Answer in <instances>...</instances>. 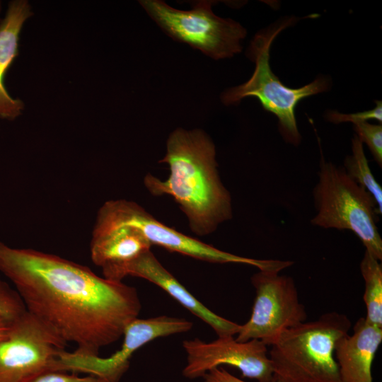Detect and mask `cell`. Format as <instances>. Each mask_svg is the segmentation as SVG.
Returning a JSON list of instances; mask_svg holds the SVG:
<instances>
[{
    "instance_id": "9a60e30c",
    "label": "cell",
    "mask_w": 382,
    "mask_h": 382,
    "mask_svg": "<svg viewBox=\"0 0 382 382\" xmlns=\"http://www.w3.org/2000/svg\"><path fill=\"white\" fill-rule=\"evenodd\" d=\"M28 1L9 2L4 18L0 21V118L13 120L24 108L20 99L12 98L7 91L6 74L18 54V42L23 24L32 16Z\"/></svg>"
},
{
    "instance_id": "d6986e66",
    "label": "cell",
    "mask_w": 382,
    "mask_h": 382,
    "mask_svg": "<svg viewBox=\"0 0 382 382\" xmlns=\"http://www.w3.org/2000/svg\"><path fill=\"white\" fill-rule=\"evenodd\" d=\"M26 311L18 291L0 279V317L11 323Z\"/></svg>"
},
{
    "instance_id": "8992f818",
    "label": "cell",
    "mask_w": 382,
    "mask_h": 382,
    "mask_svg": "<svg viewBox=\"0 0 382 382\" xmlns=\"http://www.w3.org/2000/svg\"><path fill=\"white\" fill-rule=\"evenodd\" d=\"M211 1H198L190 10H179L163 1L141 0L144 9L173 40L185 43L214 59L232 57L242 50L246 29L212 11Z\"/></svg>"
},
{
    "instance_id": "5bb4252c",
    "label": "cell",
    "mask_w": 382,
    "mask_h": 382,
    "mask_svg": "<svg viewBox=\"0 0 382 382\" xmlns=\"http://www.w3.org/2000/svg\"><path fill=\"white\" fill-rule=\"evenodd\" d=\"M381 342L382 328L360 318L352 335H344L335 345L341 382H373L372 364Z\"/></svg>"
},
{
    "instance_id": "7c38bea8",
    "label": "cell",
    "mask_w": 382,
    "mask_h": 382,
    "mask_svg": "<svg viewBox=\"0 0 382 382\" xmlns=\"http://www.w3.org/2000/svg\"><path fill=\"white\" fill-rule=\"evenodd\" d=\"M115 209L137 226L150 242L169 251L212 263H239L256 267L259 270H277V260H257L221 250L198 239L183 234L159 221L137 203L126 199H112Z\"/></svg>"
},
{
    "instance_id": "5b68a950",
    "label": "cell",
    "mask_w": 382,
    "mask_h": 382,
    "mask_svg": "<svg viewBox=\"0 0 382 382\" xmlns=\"http://www.w3.org/2000/svg\"><path fill=\"white\" fill-rule=\"evenodd\" d=\"M318 181L313 190L316 215L312 225L349 230L359 237L369 253L382 260V238L376 223L379 214L372 195L353 181L342 167L321 156Z\"/></svg>"
},
{
    "instance_id": "7a4b0ae2",
    "label": "cell",
    "mask_w": 382,
    "mask_h": 382,
    "mask_svg": "<svg viewBox=\"0 0 382 382\" xmlns=\"http://www.w3.org/2000/svg\"><path fill=\"white\" fill-rule=\"evenodd\" d=\"M159 163L168 166L169 176L161 180L149 173L144 185L154 196L172 197L194 233L207 236L232 219L231 197L219 175L215 145L203 130L175 129Z\"/></svg>"
},
{
    "instance_id": "44dd1931",
    "label": "cell",
    "mask_w": 382,
    "mask_h": 382,
    "mask_svg": "<svg viewBox=\"0 0 382 382\" xmlns=\"http://www.w3.org/2000/svg\"><path fill=\"white\" fill-rule=\"evenodd\" d=\"M29 382H109L107 380L96 376L88 375L79 376L75 373L67 374L66 371H45Z\"/></svg>"
},
{
    "instance_id": "ba28073f",
    "label": "cell",
    "mask_w": 382,
    "mask_h": 382,
    "mask_svg": "<svg viewBox=\"0 0 382 382\" xmlns=\"http://www.w3.org/2000/svg\"><path fill=\"white\" fill-rule=\"evenodd\" d=\"M67 343L27 311L10 323L0 342V382H29L54 371V361Z\"/></svg>"
},
{
    "instance_id": "277c9868",
    "label": "cell",
    "mask_w": 382,
    "mask_h": 382,
    "mask_svg": "<svg viewBox=\"0 0 382 382\" xmlns=\"http://www.w3.org/2000/svg\"><path fill=\"white\" fill-rule=\"evenodd\" d=\"M295 21L294 17L289 18L255 34L246 52L247 57L255 64L251 77L246 82L224 91L221 100L228 106L238 105L246 97H256L265 110L277 117L278 129L283 139L298 146L301 136L296 124V107L306 97L328 91L331 79L321 76L302 87L292 88L286 86L272 72L270 65L272 42Z\"/></svg>"
},
{
    "instance_id": "4fadbf2b",
    "label": "cell",
    "mask_w": 382,
    "mask_h": 382,
    "mask_svg": "<svg viewBox=\"0 0 382 382\" xmlns=\"http://www.w3.org/2000/svg\"><path fill=\"white\" fill-rule=\"evenodd\" d=\"M129 275L143 278L163 289L184 308L209 325L218 337L233 336L239 332L241 325L207 308L164 267L151 250L125 267L124 278Z\"/></svg>"
},
{
    "instance_id": "603a6c76",
    "label": "cell",
    "mask_w": 382,
    "mask_h": 382,
    "mask_svg": "<svg viewBox=\"0 0 382 382\" xmlns=\"http://www.w3.org/2000/svg\"><path fill=\"white\" fill-rule=\"evenodd\" d=\"M10 328V323L0 317V342L6 338Z\"/></svg>"
},
{
    "instance_id": "cb8c5ba5",
    "label": "cell",
    "mask_w": 382,
    "mask_h": 382,
    "mask_svg": "<svg viewBox=\"0 0 382 382\" xmlns=\"http://www.w3.org/2000/svg\"><path fill=\"white\" fill-rule=\"evenodd\" d=\"M1 3L0 1V12H1Z\"/></svg>"
},
{
    "instance_id": "7402d4cb",
    "label": "cell",
    "mask_w": 382,
    "mask_h": 382,
    "mask_svg": "<svg viewBox=\"0 0 382 382\" xmlns=\"http://www.w3.org/2000/svg\"><path fill=\"white\" fill-rule=\"evenodd\" d=\"M204 382H247L227 371L221 367L213 369L207 372L202 377ZM272 382H284L274 378Z\"/></svg>"
},
{
    "instance_id": "9c48e42d",
    "label": "cell",
    "mask_w": 382,
    "mask_h": 382,
    "mask_svg": "<svg viewBox=\"0 0 382 382\" xmlns=\"http://www.w3.org/2000/svg\"><path fill=\"white\" fill-rule=\"evenodd\" d=\"M191 321L182 318L159 316L135 318L125 328L121 348L108 357L62 352L56 361L57 370L81 372L109 382H119L128 370L133 354L146 343L161 337L188 332Z\"/></svg>"
},
{
    "instance_id": "52a82bcc",
    "label": "cell",
    "mask_w": 382,
    "mask_h": 382,
    "mask_svg": "<svg viewBox=\"0 0 382 382\" xmlns=\"http://www.w3.org/2000/svg\"><path fill=\"white\" fill-rule=\"evenodd\" d=\"M255 297L249 320L241 325L236 340H259L272 345L285 330L307 318L292 277L259 270L251 277Z\"/></svg>"
},
{
    "instance_id": "ac0fdd59",
    "label": "cell",
    "mask_w": 382,
    "mask_h": 382,
    "mask_svg": "<svg viewBox=\"0 0 382 382\" xmlns=\"http://www.w3.org/2000/svg\"><path fill=\"white\" fill-rule=\"evenodd\" d=\"M354 130L361 143H365L378 166L382 167V126L364 122L354 124Z\"/></svg>"
},
{
    "instance_id": "30bf717a",
    "label": "cell",
    "mask_w": 382,
    "mask_h": 382,
    "mask_svg": "<svg viewBox=\"0 0 382 382\" xmlns=\"http://www.w3.org/2000/svg\"><path fill=\"white\" fill-rule=\"evenodd\" d=\"M183 347L187 354L183 375L187 378H200L213 369L228 365L257 382L274 380L267 345L259 340L238 342L233 336H224L206 342L194 338L184 340Z\"/></svg>"
},
{
    "instance_id": "2e32d148",
    "label": "cell",
    "mask_w": 382,
    "mask_h": 382,
    "mask_svg": "<svg viewBox=\"0 0 382 382\" xmlns=\"http://www.w3.org/2000/svg\"><path fill=\"white\" fill-rule=\"evenodd\" d=\"M360 270L365 282L363 296L366 308L365 319L382 328V266L379 260L365 251L360 263Z\"/></svg>"
},
{
    "instance_id": "6da1fadb",
    "label": "cell",
    "mask_w": 382,
    "mask_h": 382,
    "mask_svg": "<svg viewBox=\"0 0 382 382\" xmlns=\"http://www.w3.org/2000/svg\"><path fill=\"white\" fill-rule=\"evenodd\" d=\"M0 272L13 284L27 311L66 343L76 344L78 354L98 355L141 311L134 287L54 254L0 241Z\"/></svg>"
},
{
    "instance_id": "8fae6325",
    "label": "cell",
    "mask_w": 382,
    "mask_h": 382,
    "mask_svg": "<svg viewBox=\"0 0 382 382\" xmlns=\"http://www.w3.org/2000/svg\"><path fill=\"white\" fill-rule=\"evenodd\" d=\"M151 244L141 230L127 221L111 200L99 209L92 231L91 257L102 270L103 277L122 282L125 267Z\"/></svg>"
},
{
    "instance_id": "e0dca14e",
    "label": "cell",
    "mask_w": 382,
    "mask_h": 382,
    "mask_svg": "<svg viewBox=\"0 0 382 382\" xmlns=\"http://www.w3.org/2000/svg\"><path fill=\"white\" fill-rule=\"evenodd\" d=\"M347 175L374 198L379 214L382 213V187L376 180L365 156L363 144L354 134L352 139V154L344 160Z\"/></svg>"
},
{
    "instance_id": "ffe728a7",
    "label": "cell",
    "mask_w": 382,
    "mask_h": 382,
    "mask_svg": "<svg viewBox=\"0 0 382 382\" xmlns=\"http://www.w3.org/2000/svg\"><path fill=\"white\" fill-rule=\"evenodd\" d=\"M376 106L371 110L351 114L341 113L337 110H328L325 117L330 122L340 124L342 122H364L368 120H376L381 124L382 122V102L376 100Z\"/></svg>"
},
{
    "instance_id": "3957f363",
    "label": "cell",
    "mask_w": 382,
    "mask_h": 382,
    "mask_svg": "<svg viewBox=\"0 0 382 382\" xmlns=\"http://www.w3.org/2000/svg\"><path fill=\"white\" fill-rule=\"evenodd\" d=\"M351 325L346 315L332 311L283 332L268 352L274 378L284 382H341L335 349Z\"/></svg>"
}]
</instances>
